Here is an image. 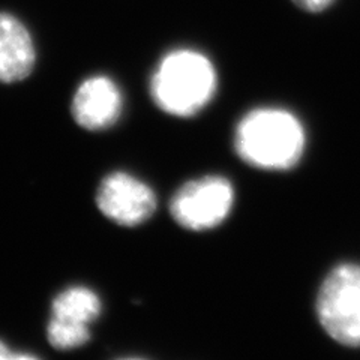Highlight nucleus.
<instances>
[{"mask_svg": "<svg viewBox=\"0 0 360 360\" xmlns=\"http://www.w3.org/2000/svg\"><path fill=\"white\" fill-rule=\"evenodd\" d=\"M51 312V317L89 326L99 317L101 300L87 287H70L54 297Z\"/></svg>", "mask_w": 360, "mask_h": 360, "instance_id": "obj_8", "label": "nucleus"}, {"mask_svg": "<svg viewBox=\"0 0 360 360\" xmlns=\"http://www.w3.org/2000/svg\"><path fill=\"white\" fill-rule=\"evenodd\" d=\"M29 359H35V356L27 354V353L11 352V348L4 341H0V360H29Z\"/></svg>", "mask_w": 360, "mask_h": 360, "instance_id": "obj_11", "label": "nucleus"}, {"mask_svg": "<svg viewBox=\"0 0 360 360\" xmlns=\"http://www.w3.org/2000/svg\"><path fill=\"white\" fill-rule=\"evenodd\" d=\"M35 62V44L27 27L17 17L0 13V83L25 80Z\"/></svg>", "mask_w": 360, "mask_h": 360, "instance_id": "obj_7", "label": "nucleus"}, {"mask_svg": "<svg viewBox=\"0 0 360 360\" xmlns=\"http://www.w3.org/2000/svg\"><path fill=\"white\" fill-rule=\"evenodd\" d=\"M123 98L117 84L105 75L90 77L80 84L72 99V116L87 131H104L122 115Z\"/></svg>", "mask_w": 360, "mask_h": 360, "instance_id": "obj_6", "label": "nucleus"}, {"mask_svg": "<svg viewBox=\"0 0 360 360\" xmlns=\"http://www.w3.org/2000/svg\"><path fill=\"white\" fill-rule=\"evenodd\" d=\"M234 201L230 180L206 176L185 184L174 194L170 210L174 221L186 230L215 229L229 217Z\"/></svg>", "mask_w": 360, "mask_h": 360, "instance_id": "obj_4", "label": "nucleus"}, {"mask_svg": "<svg viewBox=\"0 0 360 360\" xmlns=\"http://www.w3.org/2000/svg\"><path fill=\"white\" fill-rule=\"evenodd\" d=\"M292 2L308 13H321V11L328 9L335 0H292Z\"/></svg>", "mask_w": 360, "mask_h": 360, "instance_id": "obj_10", "label": "nucleus"}, {"mask_svg": "<svg viewBox=\"0 0 360 360\" xmlns=\"http://www.w3.org/2000/svg\"><path fill=\"white\" fill-rule=\"evenodd\" d=\"M96 205L104 215L123 227L148 221L156 209V197L149 185L135 176L116 172L101 182Z\"/></svg>", "mask_w": 360, "mask_h": 360, "instance_id": "obj_5", "label": "nucleus"}, {"mask_svg": "<svg viewBox=\"0 0 360 360\" xmlns=\"http://www.w3.org/2000/svg\"><path fill=\"white\" fill-rule=\"evenodd\" d=\"M317 315L328 335L345 347H360V264H341L324 279Z\"/></svg>", "mask_w": 360, "mask_h": 360, "instance_id": "obj_3", "label": "nucleus"}, {"mask_svg": "<svg viewBox=\"0 0 360 360\" xmlns=\"http://www.w3.org/2000/svg\"><path fill=\"white\" fill-rule=\"evenodd\" d=\"M215 90V68L205 54L193 50L168 53L150 80L155 104L177 117L197 115L210 103Z\"/></svg>", "mask_w": 360, "mask_h": 360, "instance_id": "obj_2", "label": "nucleus"}, {"mask_svg": "<svg viewBox=\"0 0 360 360\" xmlns=\"http://www.w3.org/2000/svg\"><path fill=\"white\" fill-rule=\"evenodd\" d=\"M49 342L56 350H72L90 340L89 326L51 317L47 328Z\"/></svg>", "mask_w": 360, "mask_h": 360, "instance_id": "obj_9", "label": "nucleus"}, {"mask_svg": "<svg viewBox=\"0 0 360 360\" xmlns=\"http://www.w3.org/2000/svg\"><path fill=\"white\" fill-rule=\"evenodd\" d=\"M234 146L242 160L262 170H288L302 158L305 131L287 110L258 108L239 122Z\"/></svg>", "mask_w": 360, "mask_h": 360, "instance_id": "obj_1", "label": "nucleus"}]
</instances>
